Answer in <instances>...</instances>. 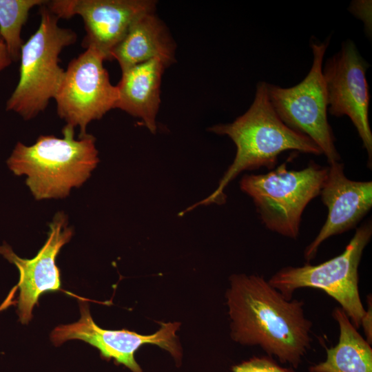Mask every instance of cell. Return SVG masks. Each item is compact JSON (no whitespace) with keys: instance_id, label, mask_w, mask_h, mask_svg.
Instances as JSON below:
<instances>
[{"instance_id":"6da1fadb","label":"cell","mask_w":372,"mask_h":372,"mask_svg":"<svg viewBox=\"0 0 372 372\" xmlns=\"http://www.w3.org/2000/svg\"><path fill=\"white\" fill-rule=\"evenodd\" d=\"M230 285L226 297L232 338L298 368L312 341L304 302L287 300L262 276L232 275Z\"/></svg>"},{"instance_id":"7a4b0ae2","label":"cell","mask_w":372,"mask_h":372,"mask_svg":"<svg viewBox=\"0 0 372 372\" xmlns=\"http://www.w3.org/2000/svg\"><path fill=\"white\" fill-rule=\"evenodd\" d=\"M267 84L264 81L258 83L254 101L242 115L232 123L215 125L208 129L216 134L229 136L236 147V156L216 189L182 213L199 205L224 203L225 189L240 173L262 167L274 169L278 156L285 151L322 154L309 137L292 130L282 121L269 101Z\"/></svg>"},{"instance_id":"3957f363","label":"cell","mask_w":372,"mask_h":372,"mask_svg":"<svg viewBox=\"0 0 372 372\" xmlns=\"http://www.w3.org/2000/svg\"><path fill=\"white\" fill-rule=\"evenodd\" d=\"M63 138L41 135L30 146L18 142L7 161L17 176H28L26 185L37 200L65 198L90 177L99 160L95 138L87 134L77 140L65 126Z\"/></svg>"},{"instance_id":"277c9868","label":"cell","mask_w":372,"mask_h":372,"mask_svg":"<svg viewBox=\"0 0 372 372\" xmlns=\"http://www.w3.org/2000/svg\"><path fill=\"white\" fill-rule=\"evenodd\" d=\"M45 3L39 6L37 30L21 47L19 81L6 105L7 111L24 120L37 116L54 99L65 74L59 55L77 39L72 29L59 25V18Z\"/></svg>"},{"instance_id":"5b68a950","label":"cell","mask_w":372,"mask_h":372,"mask_svg":"<svg viewBox=\"0 0 372 372\" xmlns=\"http://www.w3.org/2000/svg\"><path fill=\"white\" fill-rule=\"evenodd\" d=\"M328 167L311 162L301 170H289L283 163L268 173L245 175L241 190L253 200L265 227L296 239L302 214L309 202L320 194Z\"/></svg>"},{"instance_id":"8992f818","label":"cell","mask_w":372,"mask_h":372,"mask_svg":"<svg viewBox=\"0 0 372 372\" xmlns=\"http://www.w3.org/2000/svg\"><path fill=\"white\" fill-rule=\"evenodd\" d=\"M372 235L371 221L362 225L340 255L317 265L286 267L268 280L285 299L292 300L299 288L322 289L334 298L344 311L353 325L358 329L366 310L358 289V267L363 251Z\"/></svg>"},{"instance_id":"52a82bcc","label":"cell","mask_w":372,"mask_h":372,"mask_svg":"<svg viewBox=\"0 0 372 372\" xmlns=\"http://www.w3.org/2000/svg\"><path fill=\"white\" fill-rule=\"evenodd\" d=\"M329 43V39L324 42L311 41L312 66L300 83L287 88L267 83V90L269 101L282 121L314 141L331 164L340 158L327 120V94L322 71Z\"/></svg>"},{"instance_id":"ba28073f","label":"cell","mask_w":372,"mask_h":372,"mask_svg":"<svg viewBox=\"0 0 372 372\" xmlns=\"http://www.w3.org/2000/svg\"><path fill=\"white\" fill-rule=\"evenodd\" d=\"M104 61L95 49H85L68 63L54 98L58 116L65 126L80 128L79 137L87 134L90 122L116 107L118 88L111 83Z\"/></svg>"},{"instance_id":"9c48e42d","label":"cell","mask_w":372,"mask_h":372,"mask_svg":"<svg viewBox=\"0 0 372 372\" xmlns=\"http://www.w3.org/2000/svg\"><path fill=\"white\" fill-rule=\"evenodd\" d=\"M369 67L355 43L347 40L338 52L327 60L322 71L327 110L335 116H349L367 152L368 167L371 168L372 133L368 116L370 95L366 79Z\"/></svg>"},{"instance_id":"30bf717a","label":"cell","mask_w":372,"mask_h":372,"mask_svg":"<svg viewBox=\"0 0 372 372\" xmlns=\"http://www.w3.org/2000/svg\"><path fill=\"white\" fill-rule=\"evenodd\" d=\"M152 0H53L46 6L59 19L80 16L85 34L82 46L99 52L105 60L142 14L156 8Z\"/></svg>"},{"instance_id":"8fae6325","label":"cell","mask_w":372,"mask_h":372,"mask_svg":"<svg viewBox=\"0 0 372 372\" xmlns=\"http://www.w3.org/2000/svg\"><path fill=\"white\" fill-rule=\"evenodd\" d=\"M80 312L81 318L77 322L58 326L52 331L51 340L55 346L69 340H81L97 348L103 358H112L132 372H143L134 359V353L144 344H153L167 350L176 364H180L182 353L175 334L178 323L162 324L155 333L144 335L125 329L100 328L92 320L89 307L85 302H80Z\"/></svg>"},{"instance_id":"7c38bea8","label":"cell","mask_w":372,"mask_h":372,"mask_svg":"<svg viewBox=\"0 0 372 372\" xmlns=\"http://www.w3.org/2000/svg\"><path fill=\"white\" fill-rule=\"evenodd\" d=\"M72 234L65 215L57 213L50 224L45 244L33 258H21L6 243L0 245V254L14 264L19 271L17 312L21 323L27 324L31 320L33 307L42 293L60 289V271L55 260Z\"/></svg>"},{"instance_id":"4fadbf2b","label":"cell","mask_w":372,"mask_h":372,"mask_svg":"<svg viewBox=\"0 0 372 372\" xmlns=\"http://www.w3.org/2000/svg\"><path fill=\"white\" fill-rule=\"evenodd\" d=\"M329 165L320 194L328 209V216L316 238L304 250L307 261L315 258L325 240L354 227L372 207L371 181L349 179L344 175L343 164L339 161Z\"/></svg>"},{"instance_id":"5bb4252c","label":"cell","mask_w":372,"mask_h":372,"mask_svg":"<svg viewBox=\"0 0 372 372\" xmlns=\"http://www.w3.org/2000/svg\"><path fill=\"white\" fill-rule=\"evenodd\" d=\"M176 45L165 25L154 11L140 15L111 53L121 72L141 63L158 59L166 67L175 62Z\"/></svg>"},{"instance_id":"9a60e30c","label":"cell","mask_w":372,"mask_h":372,"mask_svg":"<svg viewBox=\"0 0 372 372\" xmlns=\"http://www.w3.org/2000/svg\"><path fill=\"white\" fill-rule=\"evenodd\" d=\"M166 68L158 59L138 63L122 71L116 85L118 98L115 108L140 118L153 134L156 131L161 78Z\"/></svg>"},{"instance_id":"2e32d148","label":"cell","mask_w":372,"mask_h":372,"mask_svg":"<svg viewBox=\"0 0 372 372\" xmlns=\"http://www.w3.org/2000/svg\"><path fill=\"white\" fill-rule=\"evenodd\" d=\"M333 317L338 322V344L327 349L324 362L309 368V372H372V349L353 325L341 307H336Z\"/></svg>"},{"instance_id":"e0dca14e","label":"cell","mask_w":372,"mask_h":372,"mask_svg":"<svg viewBox=\"0 0 372 372\" xmlns=\"http://www.w3.org/2000/svg\"><path fill=\"white\" fill-rule=\"evenodd\" d=\"M45 2L43 0H0V34L12 62L19 61L24 43L21 33L30 10Z\"/></svg>"},{"instance_id":"ac0fdd59","label":"cell","mask_w":372,"mask_h":372,"mask_svg":"<svg viewBox=\"0 0 372 372\" xmlns=\"http://www.w3.org/2000/svg\"><path fill=\"white\" fill-rule=\"evenodd\" d=\"M231 372H294L267 356L253 357L231 367Z\"/></svg>"},{"instance_id":"d6986e66","label":"cell","mask_w":372,"mask_h":372,"mask_svg":"<svg viewBox=\"0 0 372 372\" xmlns=\"http://www.w3.org/2000/svg\"><path fill=\"white\" fill-rule=\"evenodd\" d=\"M368 309L364 315L361 325L363 326L365 335L366 337V341L371 344L372 341V309H371V298L370 301L369 296L367 297Z\"/></svg>"},{"instance_id":"ffe728a7","label":"cell","mask_w":372,"mask_h":372,"mask_svg":"<svg viewBox=\"0 0 372 372\" xmlns=\"http://www.w3.org/2000/svg\"><path fill=\"white\" fill-rule=\"evenodd\" d=\"M12 60L8 53L3 42L0 43V72L12 63Z\"/></svg>"},{"instance_id":"44dd1931","label":"cell","mask_w":372,"mask_h":372,"mask_svg":"<svg viewBox=\"0 0 372 372\" xmlns=\"http://www.w3.org/2000/svg\"><path fill=\"white\" fill-rule=\"evenodd\" d=\"M16 289L12 288V289L10 291L9 295L5 300V301L1 304L0 306V311H3V309H6L8 307L13 304L12 298L14 297Z\"/></svg>"},{"instance_id":"7402d4cb","label":"cell","mask_w":372,"mask_h":372,"mask_svg":"<svg viewBox=\"0 0 372 372\" xmlns=\"http://www.w3.org/2000/svg\"><path fill=\"white\" fill-rule=\"evenodd\" d=\"M1 42H3V40H2V39H1V34H0V43H1Z\"/></svg>"}]
</instances>
